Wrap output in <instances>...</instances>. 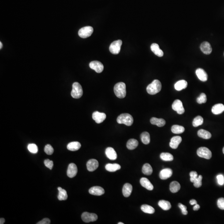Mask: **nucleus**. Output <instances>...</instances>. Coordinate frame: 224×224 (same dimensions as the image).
Segmentation results:
<instances>
[{
	"instance_id": "obj_44",
	"label": "nucleus",
	"mask_w": 224,
	"mask_h": 224,
	"mask_svg": "<svg viewBox=\"0 0 224 224\" xmlns=\"http://www.w3.org/2000/svg\"><path fill=\"white\" fill-rule=\"evenodd\" d=\"M217 205L221 210H224V198H221L217 200Z\"/></svg>"
},
{
	"instance_id": "obj_22",
	"label": "nucleus",
	"mask_w": 224,
	"mask_h": 224,
	"mask_svg": "<svg viewBox=\"0 0 224 224\" xmlns=\"http://www.w3.org/2000/svg\"><path fill=\"white\" fill-rule=\"evenodd\" d=\"M132 190V186L130 184L126 183L124 185L123 188V194L125 197L130 196Z\"/></svg>"
},
{
	"instance_id": "obj_35",
	"label": "nucleus",
	"mask_w": 224,
	"mask_h": 224,
	"mask_svg": "<svg viewBox=\"0 0 224 224\" xmlns=\"http://www.w3.org/2000/svg\"><path fill=\"white\" fill-rule=\"evenodd\" d=\"M185 128L184 127L179 125H173L171 127V131L174 134H179L182 133L184 132Z\"/></svg>"
},
{
	"instance_id": "obj_33",
	"label": "nucleus",
	"mask_w": 224,
	"mask_h": 224,
	"mask_svg": "<svg viewBox=\"0 0 224 224\" xmlns=\"http://www.w3.org/2000/svg\"><path fill=\"white\" fill-rule=\"evenodd\" d=\"M142 171L144 174L146 175H150L153 172L152 168L151 165L148 163L144 164L143 166Z\"/></svg>"
},
{
	"instance_id": "obj_6",
	"label": "nucleus",
	"mask_w": 224,
	"mask_h": 224,
	"mask_svg": "<svg viewBox=\"0 0 224 224\" xmlns=\"http://www.w3.org/2000/svg\"><path fill=\"white\" fill-rule=\"evenodd\" d=\"M197 154L200 157L207 159H210L212 156L211 150L205 147H201L198 148L197 151Z\"/></svg>"
},
{
	"instance_id": "obj_9",
	"label": "nucleus",
	"mask_w": 224,
	"mask_h": 224,
	"mask_svg": "<svg viewBox=\"0 0 224 224\" xmlns=\"http://www.w3.org/2000/svg\"><path fill=\"white\" fill-rule=\"evenodd\" d=\"M172 108L174 111L177 112L179 114H183L185 112V109L183 106L182 102L179 100H176L173 102L172 105Z\"/></svg>"
},
{
	"instance_id": "obj_15",
	"label": "nucleus",
	"mask_w": 224,
	"mask_h": 224,
	"mask_svg": "<svg viewBox=\"0 0 224 224\" xmlns=\"http://www.w3.org/2000/svg\"><path fill=\"white\" fill-rule=\"evenodd\" d=\"M202 52L205 55H210L212 52V48L211 44L208 42H204L200 45Z\"/></svg>"
},
{
	"instance_id": "obj_16",
	"label": "nucleus",
	"mask_w": 224,
	"mask_h": 224,
	"mask_svg": "<svg viewBox=\"0 0 224 224\" xmlns=\"http://www.w3.org/2000/svg\"><path fill=\"white\" fill-rule=\"evenodd\" d=\"M89 193L94 196H100L103 195L105 190L103 188L100 186H93L89 190Z\"/></svg>"
},
{
	"instance_id": "obj_39",
	"label": "nucleus",
	"mask_w": 224,
	"mask_h": 224,
	"mask_svg": "<svg viewBox=\"0 0 224 224\" xmlns=\"http://www.w3.org/2000/svg\"><path fill=\"white\" fill-rule=\"evenodd\" d=\"M207 101V97L204 93H202L199 97L197 99V102L199 104L205 103Z\"/></svg>"
},
{
	"instance_id": "obj_40",
	"label": "nucleus",
	"mask_w": 224,
	"mask_h": 224,
	"mask_svg": "<svg viewBox=\"0 0 224 224\" xmlns=\"http://www.w3.org/2000/svg\"><path fill=\"white\" fill-rule=\"evenodd\" d=\"M28 148L31 153L36 154L38 152V147L34 144H28Z\"/></svg>"
},
{
	"instance_id": "obj_54",
	"label": "nucleus",
	"mask_w": 224,
	"mask_h": 224,
	"mask_svg": "<svg viewBox=\"0 0 224 224\" xmlns=\"http://www.w3.org/2000/svg\"><path fill=\"white\" fill-rule=\"evenodd\" d=\"M223 153L224 154V147H223Z\"/></svg>"
},
{
	"instance_id": "obj_48",
	"label": "nucleus",
	"mask_w": 224,
	"mask_h": 224,
	"mask_svg": "<svg viewBox=\"0 0 224 224\" xmlns=\"http://www.w3.org/2000/svg\"><path fill=\"white\" fill-rule=\"evenodd\" d=\"M50 220L49 218H45L37 223V224H49L50 223Z\"/></svg>"
},
{
	"instance_id": "obj_52",
	"label": "nucleus",
	"mask_w": 224,
	"mask_h": 224,
	"mask_svg": "<svg viewBox=\"0 0 224 224\" xmlns=\"http://www.w3.org/2000/svg\"><path fill=\"white\" fill-rule=\"evenodd\" d=\"M3 47V44L1 42H0V49H1Z\"/></svg>"
},
{
	"instance_id": "obj_20",
	"label": "nucleus",
	"mask_w": 224,
	"mask_h": 224,
	"mask_svg": "<svg viewBox=\"0 0 224 224\" xmlns=\"http://www.w3.org/2000/svg\"><path fill=\"white\" fill-rule=\"evenodd\" d=\"M151 49L152 52L159 57H162L164 55V52L159 48V45L156 43H153L151 45Z\"/></svg>"
},
{
	"instance_id": "obj_42",
	"label": "nucleus",
	"mask_w": 224,
	"mask_h": 224,
	"mask_svg": "<svg viewBox=\"0 0 224 224\" xmlns=\"http://www.w3.org/2000/svg\"><path fill=\"white\" fill-rule=\"evenodd\" d=\"M44 151L47 155H50L54 152V149L50 144H47L45 146Z\"/></svg>"
},
{
	"instance_id": "obj_13",
	"label": "nucleus",
	"mask_w": 224,
	"mask_h": 224,
	"mask_svg": "<svg viewBox=\"0 0 224 224\" xmlns=\"http://www.w3.org/2000/svg\"><path fill=\"white\" fill-rule=\"evenodd\" d=\"M99 163L98 161L95 159H91L87 163L86 166L88 170L92 172L94 171L98 168Z\"/></svg>"
},
{
	"instance_id": "obj_50",
	"label": "nucleus",
	"mask_w": 224,
	"mask_h": 224,
	"mask_svg": "<svg viewBox=\"0 0 224 224\" xmlns=\"http://www.w3.org/2000/svg\"><path fill=\"white\" fill-rule=\"evenodd\" d=\"M200 205H198V204H196L195 206H194V208H193V209H194V211H196L198 210L199 209H200Z\"/></svg>"
},
{
	"instance_id": "obj_24",
	"label": "nucleus",
	"mask_w": 224,
	"mask_h": 224,
	"mask_svg": "<svg viewBox=\"0 0 224 224\" xmlns=\"http://www.w3.org/2000/svg\"><path fill=\"white\" fill-rule=\"evenodd\" d=\"M150 123L152 125H156L159 127H163L166 124V121L164 119L156 117H152L150 119Z\"/></svg>"
},
{
	"instance_id": "obj_1",
	"label": "nucleus",
	"mask_w": 224,
	"mask_h": 224,
	"mask_svg": "<svg viewBox=\"0 0 224 224\" xmlns=\"http://www.w3.org/2000/svg\"><path fill=\"white\" fill-rule=\"evenodd\" d=\"M161 84L158 80H154L151 84L147 86L146 91L150 95H155L160 92L161 89Z\"/></svg>"
},
{
	"instance_id": "obj_25",
	"label": "nucleus",
	"mask_w": 224,
	"mask_h": 224,
	"mask_svg": "<svg viewBox=\"0 0 224 224\" xmlns=\"http://www.w3.org/2000/svg\"><path fill=\"white\" fill-rule=\"evenodd\" d=\"M187 86L188 83L186 81L184 80H180L175 83L174 87L176 90L180 91L186 88Z\"/></svg>"
},
{
	"instance_id": "obj_45",
	"label": "nucleus",
	"mask_w": 224,
	"mask_h": 224,
	"mask_svg": "<svg viewBox=\"0 0 224 224\" xmlns=\"http://www.w3.org/2000/svg\"><path fill=\"white\" fill-rule=\"evenodd\" d=\"M190 181L192 183H194V181L196 180V179L198 177L197 173L195 171L190 172Z\"/></svg>"
},
{
	"instance_id": "obj_46",
	"label": "nucleus",
	"mask_w": 224,
	"mask_h": 224,
	"mask_svg": "<svg viewBox=\"0 0 224 224\" xmlns=\"http://www.w3.org/2000/svg\"><path fill=\"white\" fill-rule=\"evenodd\" d=\"M179 207L182 211V213L184 215H186L188 214V211H187V207L185 205H183L181 203H179Z\"/></svg>"
},
{
	"instance_id": "obj_31",
	"label": "nucleus",
	"mask_w": 224,
	"mask_h": 224,
	"mask_svg": "<svg viewBox=\"0 0 224 224\" xmlns=\"http://www.w3.org/2000/svg\"><path fill=\"white\" fill-rule=\"evenodd\" d=\"M159 207L164 211H168L171 209V204L169 202L165 200H161L158 202Z\"/></svg>"
},
{
	"instance_id": "obj_32",
	"label": "nucleus",
	"mask_w": 224,
	"mask_h": 224,
	"mask_svg": "<svg viewBox=\"0 0 224 224\" xmlns=\"http://www.w3.org/2000/svg\"><path fill=\"white\" fill-rule=\"evenodd\" d=\"M181 186L180 184L177 181L172 182L170 185V190L172 193H175L180 190Z\"/></svg>"
},
{
	"instance_id": "obj_21",
	"label": "nucleus",
	"mask_w": 224,
	"mask_h": 224,
	"mask_svg": "<svg viewBox=\"0 0 224 224\" xmlns=\"http://www.w3.org/2000/svg\"><path fill=\"white\" fill-rule=\"evenodd\" d=\"M141 185L143 187L149 190H152L154 189V186L152 183L147 178H142L140 181Z\"/></svg>"
},
{
	"instance_id": "obj_29",
	"label": "nucleus",
	"mask_w": 224,
	"mask_h": 224,
	"mask_svg": "<svg viewBox=\"0 0 224 224\" xmlns=\"http://www.w3.org/2000/svg\"><path fill=\"white\" fill-rule=\"evenodd\" d=\"M198 135L200 138L206 140L210 139L212 136L210 132L203 129H200L198 130Z\"/></svg>"
},
{
	"instance_id": "obj_12",
	"label": "nucleus",
	"mask_w": 224,
	"mask_h": 224,
	"mask_svg": "<svg viewBox=\"0 0 224 224\" xmlns=\"http://www.w3.org/2000/svg\"><path fill=\"white\" fill-rule=\"evenodd\" d=\"M78 169L75 164L71 163L69 164L67 171V174L68 177L71 178H73L76 175Z\"/></svg>"
},
{
	"instance_id": "obj_10",
	"label": "nucleus",
	"mask_w": 224,
	"mask_h": 224,
	"mask_svg": "<svg viewBox=\"0 0 224 224\" xmlns=\"http://www.w3.org/2000/svg\"><path fill=\"white\" fill-rule=\"evenodd\" d=\"M89 67L98 73L102 72L104 69L103 64L100 61H94L90 62L89 63Z\"/></svg>"
},
{
	"instance_id": "obj_49",
	"label": "nucleus",
	"mask_w": 224,
	"mask_h": 224,
	"mask_svg": "<svg viewBox=\"0 0 224 224\" xmlns=\"http://www.w3.org/2000/svg\"><path fill=\"white\" fill-rule=\"evenodd\" d=\"M190 203L191 205H196L197 204V202L194 199H192L190 201Z\"/></svg>"
},
{
	"instance_id": "obj_47",
	"label": "nucleus",
	"mask_w": 224,
	"mask_h": 224,
	"mask_svg": "<svg viewBox=\"0 0 224 224\" xmlns=\"http://www.w3.org/2000/svg\"><path fill=\"white\" fill-rule=\"evenodd\" d=\"M217 181H218V183L220 185H223L224 183V178L223 175H217Z\"/></svg>"
},
{
	"instance_id": "obj_8",
	"label": "nucleus",
	"mask_w": 224,
	"mask_h": 224,
	"mask_svg": "<svg viewBox=\"0 0 224 224\" xmlns=\"http://www.w3.org/2000/svg\"><path fill=\"white\" fill-rule=\"evenodd\" d=\"M82 218L84 222L88 223L96 221L98 219V216L95 213L84 212L82 214Z\"/></svg>"
},
{
	"instance_id": "obj_2",
	"label": "nucleus",
	"mask_w": 224,
	"mask_h": 224,
	"mask_svg": "<svg viewBox=\"0 0 224 224\" xmlns=\"http://www.w3.org/2000/svg\"><path fill=\"white\" fill-rule=\"evenodd\" d=\"M115 94L119 99H123L126 95V85L123 82H119L116 84L114 88Z\"/></svg>"
},
{
	"instance_id": "obj_53",
	"label": "nucleus",
	"mask_w": 224,
	"mask_h": 224,
	"mask_svg": "<svg viewBox=\"0 0 224 224\" xmlns=\"http://www.w3.org/2000/svg\"><path fill=\"white\" fill-rule=\"evenodd\" d=\"M118 224H124V223H121V222H119V223H118Z\"/></svg>"
},
{
	"instance_id": "obj_11",
	"label": "nucleus",
	"mask_w": 224,
	"mask_h": 224,
	"mask_svg": "<svg viewBox=\"0 0 224 224\" xmlns=\"http://www.w3.org/2000/svg\"><path fill=\"white\" fill-rule=\"evenodd\" d=\"M106 114L104 113H100L98 111H95L93 113L92 117L93 120L96 121V123L99 124L104 121L106 118Z\"/></svg>"
},
{
	"instance_id": "obj_17",
	"label": "nucleus",
	"mask_w": 224,
	"mask_h": 224,
	"mask_svg": "<svg viewBox=\"0 0 224 224\" xmlns=\"http://www.w3.org/2000/svg\"><path fill=\"white\" fill-rule=\"evenodd\" d=\"M181 141L182 138L180 136H174L171 140L169 143L170 146L173 149H177Z\"/></svg>"
},
{
	"instance_id": "obj_36",
	"label": "nucleus",
	"mask_w": 224,
	"mask_h": 224,
	"mask_svg": "<svg viewBox=\"0 0 224 224\" xmlns=\"http://www.w3.org/2000/svg\"><path fill=\"white\" fill-rule=\"evenodd\" d=\"M142 211L146 213L153 214L155 212V210L154 208L150 205H143L141 207Z\"/></svg>"
},
{
	"instance_id": "obj_30",
	"label": "nucleus",
	"mask_w": 224,
	"mask_h": 224,
	"mask_svg": "<svg viewBox=\"0 0 224 224\" xmlns=\"http://www.w3.org/2000/svg\"><path fill=\"white\" fill-rule=\"evenodd\" d=\"M59 190V195L58 196V198L59 200H65L68 198L67 192L65 189H62L61 187L58 188Z\"/></svg>"
},
{
	"instance_id": "obj_14",
	"label": "nucleus",
	"mask_w": 224,
	"mask_h": 224,
	"mask_svg": "<svg viewBox=\"0 0 224 224\" xmlns=\"http://www.w3.org/2000/svg\"><path fill=\"white\" fill-rule=\"evenodd\" d=\"M173 171L171 169L166 168L163 169L160 171L159 177L162 180H166L171 177Z\"/></svg>"
},
{
	"instance_id": "obj_41",
	"label": "nucleus",
	"mask_w": 224,
	"mask_h": 224,
	"mask_svg": "<svg viewBox=\"0 0 224 224\" xmlns=\"http://www.w3.org/2000/svg\"><path fill=\"white\" fill-rule=\"evenodd\" d=\"M202 177L201 175H199L198 176V178L196 179L194 182V186L196 188H200L201 186L202 185Z\"/></svg>"
},
{
	"instance_id": "obj_27",
	"label": "nucleus",
	"mask_w": 224,
	"mask_h": 224,
	"mask_svg": "<svg viewBox=\"0 0 224 224\" xmlns=\"http://www.w3.org/2000/svg\"><path fill=\"white\" fill-rule=\"evenodd\" d=\"M105 167L106 170L111 172H113L120 169L121 166L117 164H106Z\"/></svg>"
},
{
	"instance_id": "obj_7",
	"label": "nucleus",
	"mask_w": 224,
	"mask_h": 224,
	"mask_svg": "<svg viewBox=\"0 0 224 224\" xmlns=\"http://www.w3.org/2000/svg\"><path fill=\"white\" fill-rule=\"evenodd\" d=\"M93 32V29L91 26H86L82 28L78 31V35L82 38H86L91 36Z\"/></svg>"
},
{
	"instance_id": "obj_23",
	"label": "nucleus",
	"mask_w": 224,
	"mask_h": 224,
	"mask_svg": "<svg viewBox=\"0 0 224 224\" xmlns=\"http://www.w3.org/2000/svg\"><path fill=\"white\" fill-rule=\"evenodd\" d=\"M224 111V105L221 103L215 105L212 108V112L215 115L220 114Z\"/></svg>"
},
{
	"instance_id": "obj_4",
	"label": "nucleus",
	"mask_w": 224,
	"mask_h": 224,
	"mask_svg": "<svg viewBox=\"0 0 224 224\" xmlns=\"http://www.w3.org/2000/svg\"><path fill=\"white\" fill-rule=\"evenodd\" d=\"M83 94L82 86L78 82L73 84L72 90L71 92L72 96L74 99H78L82 97Z\"/></svg>"
},
{
	"instance_id": "obj_37",
	"label": "nucleus",
	"mask_w": 224,
	"mask_h": 224,
	"mask_svg": "<svg viewBox=\"0 0 224 224\" xmlns=\"http://www.w3.org/2000/svg\"><path fill=\"white\" fill-rule=\"evenodd\" d=\"M160 158L165 161H172L173 160V156L169 153H162L160 155Z\"/></svg>"
},
{
	"instance_id": "obj_43",
	"label": "nucleus",
	"mask_w": 224,
	"mask_h": 224,
	"mask_svg": "<svg viewBox=\"0 0 224 224\" xmlns=\"http://www.w3.org/2000/svg\"><path fill=\"white\" fill-rule=\"evenodd\" d=\"M44 164L45 166L50 169V170H52V168H53V161H51L49 159H47L44 161Z\"/></svg>"
},
{
	"instance_id": "obj_5",
	"label": "nucleus",
	"mask_w": 224,
	"mask_h": 224,
	"mask_svg": "<svg viewBox=\"0 0 224 224\" xmlns=\"http://www.w3.org/2000/svg\"><path fill=\"white\" fill-rule=\"evenodd\" d=\"M122 43H123L121 40L114 41L111 44L109 47L110 52L113 55H117L119 54L121 49Z\"/></svg>"
},
{
	"instance_id": "obj_38",
	"label": "nucleus",
	"mask_w": 224,
	"mask_h": 224,
	"mask_svg": "<svg viewBox=\"0 0 224 224\" xmlns=\"http://www.w3.org/2000/svg\"><path fill=\"white\" fill-rule=\"evenodd\" d=\"M203 123V118L200 116L198 115L194 118L193 121V125L194 127H197L201 125Z\"/></svg>"
},
{
	"instance_id": "obj_34",
	"label": "nucleus",
	"mask_w": 224,
	"mask_h": 224,
	"mask_svg": "<svg viewBox=\"0 0 224 224\" xmlns=\"http://www.w3.org/2000/svg\"><path fill=\"white\" fill-rule=\"evenodd\" d=\"M141 139L143 143L145 144H149L150 142V135L148 132H144L141 134Z\"/></svg>"
},
{
	"instance_id": "obj_26",
	"label": "nucleus",
	"mask_w": 224,
	"mask_h": 224,
	"mask_svg": "<svg viewBox=\"0 0 224 224\" xmlns=\"http://www.w3.org/2000/svg\"><path fill=\"white\" fill-rule=\"evenodd\" d=\"M81 147V144L79 142H71L67 145L68 150L71 151H76L78 150Z\"/></svg>"
},
{
	"instance_id": "obj_3",
	"label": "nucleus",
	"mask_w": 224,
	"mask_h": 224,
	"mask_svg": "<svg viewBox=\"0 0 224 224\" xmlns=\"http://www.w3.org/2000/svg\"><path fill=\"white\" fill-rule=\"evenodd\" d=\"M119 124H124L126 125L130 126L133 124L134 119L132 116L128 113H123L120 115L117 119Z\"/></svg>"
},
{
	"instance_id": "obj_28",
	"label": "nucleus",
	"mask_w": 224,
	"mask_h": 224,
	"mask_svg": "<svg viewBox=\"0 0 224 224\" xmlns=\"http://www.w3.org/2000/svg\"><path fill=\"white\" fill-rule=\"evenodd\" d=\"M139 143L137 140L134 139H131L129 140L127 142V147L130 150H133L137 148Z\"/></svg>"
},
{
	"instance_id": "obj_19",
	"label": "nucleus",
	"mask_w": 224,
	"mask_h": 224,
	"mask_svg": "<svg viewBox=\"0 0 224 224\" xmlns=\"http://www.w3.org/2000/svg\"><path fill=\"white\" fill-rule=\"evenodd\" d=\"M105 155L110 160H114L117 158V155L115 150L112 147H108L105 150Z\"/></svg>"
},
{
	"instance_id": "obj_51",
	"label": "nucleus",
	"mask_w": 224,
	"mask_h": 224,
	"mask_svg": "<svg viewBox=\"0 0 224 224\" xmlns=\"http://www.w3.org/2000/svg\"><path fill=\"white\" fill-rule=\"evenodd\" d=\"M5 222V220L3 218H1L0 219V224H3Z\"/></svg>"
},
{
	"instance_id": "obj_18",
	"label": "nucleus",
	"mask_w": 224,
	"mask_h": 224,
	"mask_svg": "<svg viewBox=\"0 0 224 224\" xmlns=\"http://www.w3.org/2000/svg\"><path fill=\"white\" fill-rule=\"evenodd\" d=\"M196 74L198 78L203 82L207 81L208 78V76L206 72L203 69L199 68L196 70Z\"/></svg>"
}]
</instances>
